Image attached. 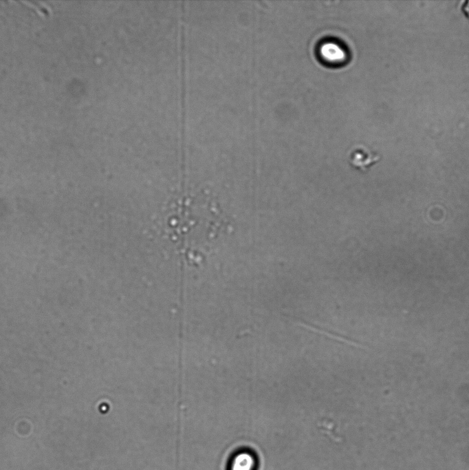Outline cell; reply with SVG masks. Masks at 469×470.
I'll return each instance as SVG.
<instances>
[{"label": "cell", "instance_id": "7a4b0ae2", "mask_svg": "<svg viewBox=\"0 0 469 470\" xmlns=\"http://www.w3.org/2000/svg\"><path fill=\"white\" fill-rule=\"evenodd\" d=\"M320 52L325 59L331 62L340 61L345 56L342 48L339 45L333 42L326 43L323 45Z\"/></svg>", "mask_w": 469, "mask_h": 470}, {"label": "cell", "instance_id": "6da1fadb", "mask_svg": "<svg viewBox=\"0 0 469 470\" xmlns=\"http://www.w3.org/2000/svg\"><path fill=\"white\" fill-rule=\"evenodd\" d=\"M349 159L352 167L364 171L375 161V158L367 149L358 147L351 150Z\"/></svg>", "mask_w": 469, "mask_h": 470}]
</instances>
